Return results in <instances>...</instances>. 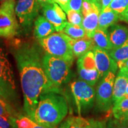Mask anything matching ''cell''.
I'll return each mask as SVG.
<instances>
[{"label": "cell", "mask_w": 128, "mask_h": 128, "mask_svg": "<svg viewBox=\"0 0 128 128\" xmlns=\"http://www.w3.org/2000/svg\"><path fill=\"white\" fill-rule=\"evenodd\" d=\"M20 76L24 110L31 118L42 92L57 89L53 87L44 72L39 48L30 43L16 44L12 49Z\"/></svg>", "instance_id": "6da1fadb"}, {"label": "cell", "mask_w": 128, "mask_h": 128, "mask_svg": "<svg viewBox=\"0 0 128 128\" xmlns=\"http://www.w3.org/2000/svg\"><path fill=\"white\" fill-rule=\"evenodd\" d=\"M57 89L44 92L31 118L35 123L48 128H56L68 112L66 99Z\"/></svg>", "instance_id": "7a4b0ae2"}, {"label": "cell", "mask_w": 128, "mask_h": 128, "mask_svg": "<svg viewBox=\"0 0 128 128\" xmlns=\"http://www.w3.org/2000/svg\"><path fill=\"white\" fill-rule=\"evenodd\" d=\"M74 40L65 33L57 32L39 39V43L46 54L62 59L72 65L74 60L72 51Z\"/></svg>", "instance_id": "3957f363"}, {"label": "cell", "mask_w": 128, "mask_h": 128, "mask_svg": "<svg viewBox=\"0 0 128 128\" xmlns=\"http://www.w3.org/2000/svg\"><path fill=\"white\" fill-rule=\"evenodd\" d=\"M0 97L12 106L18 103L19 96L12 64L4 49L0 48Z\"/></svg>", "instance_id": "277c9868"}, {"label": "cell", "mask_w": 128, "mask_h": 128, "mask_svg": "<svg viewBox=\"0 0 128 128\" xmlns=\"http://www.w3.org/2000/svg\"><path fill=\"white\" fill-rule=\"evenodd\" d=\"M44 72L53 87L58 88L71 79V65L66 60L46 54L42 58Z\"/></svg>", "instance_id": "5b68a950"}, {"label": "cell", "mask_w": 128, "mask_h": 128, "mask_svg": "<svg viewBox=\"0 0 128 128\" xmlns=\"http://www.w3.org/2000/svg\"><path fill=\"white\" fill-rule=\"evenodd\" d=\"M93 87L81 80L71 83V92L79 116H81V112L88 111L93 107L96 101V90Z\"/></svg>", "instance_id": "8992f818"}, {"label": "cell", "mask_w": 128, "mask_h": 128, "mask_svg": "<svg viewBox=\"0 0 128 128\" xmlns=\"http://www.w3.org/2000/svg\"><path fill=\"white\" fill-rule=\"evenodd\" d=\"M15 0L4 1L0 6V37L11 38L16 36L19 25L16 18Z\"/></svg>", "instance_id": "52a82bcc"}, {"label": "cell", "mask_w": 128, "mask_h": 128, "mask_svg": "<svg viewBox=\"0 0 128 128\" xmlns=\"http://www.w3.org/2000/svg\"><path fill=\"white\" fill-rule=\"evenodd\" d=\"M116 74L110 72L102 78L96 92V103L99 111L108 112L113 106V87Z\"/></svg>", "instance_id": "ba28073f"}, {"label": "cell", "mask_w": 128, "mask_h": 128, "mask_svg": "<svg viewBox=\"0 0 128 128\" xmlns=\"http://www.w3.org/2000/svg\"><path fill=\"white\" fill-rule=\"evenodd\" d=\"M40 7L38 0H18L15 7L16 14L21 27L26 31L32 27L39 16Z\"/></svg>", "instance_id": "9c48e42d"}, {"label": "cell", "mask_w": 128, "mask_h": 128, "mask_svg": "<svg viewBox=\"0 0 128 128\" xmlns=\"http://www.w3.org/2000/svg\"><path fill=\"white\" fill-rule=\"evenodd\" d=\"M77 71L80 80L94 86L100 78L96 66L94 53L92 50L80 57L77 61Z\"/></svg>", "instance_id": "30bf717a"}, {"label": "cell", "mask_w": 128, "mask_h": 128, "mask_svg": "<svg viewBox=\"0 0 128 128\" xmlns=\"http://www.w3.org/2000/svg\"><path fill=\"white\" fill-rule=\"evenodd\" d=\"M94 55L96 66L98 70L100 78H102L110 72L116 74L118 70V63L110 56L105 49L95 46L92 49Z\"/></svg>", "instance_id": "8fae6325"}, {"label": "cell", "mask_w": 128, "mask_h": 128, "mask_svg": "<svg viewBox=\"0 0 128 128\" xmlns=\"http://www.w3.org/2000/svg\"><path fill=\"white\" fill-rule=\"evenodd\" d=\"M128 83V70L125 68H119L114 80L113 87V104L116 103L125 96Z\"/></svg>", "instance_id": "7c38bea8"}, {"label": "cell", "mask_w": 128, "mask_h": 128, "mask_svg": "<svg viewBox=\"0 0 128 128\" xmlns=\"http://www.w3.org/2000/svg\"><path fill=\"white\" fill-rule=\"evenodd\" d=\"M108 32L110 40L113 48L124 44L128 40V28L120 24H113L110 27Z\"/></svg>", "instance_id": "4fadbf2b"}, {"label": "cell", "mask_w": 128, "mask_h": 128, "mask_svg": "<svg viewBox=\"0 0 128 128\" xmlns=\"http://www.w3.org/2000/svg\"><path fill=\"white\" fill-rule=\"evenodd\" d=\"M56 29L52 23L44 16H39L34 21V36L38 40L44 39L52 33Z\"/></svg>", "instance_id": "5bb4252c"}, {"label": "cell", "mask_w": 128, "mask_h": 128, "mask_svg": "<svg viewBox=\"0 0 128 128\" xmlns=\"http://www.w3.org/2000/svg\"><path fill=\"white\" fill-rule=\"evenodd\" d=\"M42 12L44 17L55 27L56 31L58 32L64 31L68 22L63 20L57 13L53 6V3L42 7Z\"/></svg>", "instance_id": "9a60e30c"}, {"label": "cell", "mask_w": 128, "mask_h": 128, "mask_svg": "<svg viewBox=\"0 0 128 128\" xmlns=\"http://www.w3.org/2000/svg\"><path fill=\"white\" fill-rule=\"evenodd\" d=\"M93 39L88 37L74 39L72 44V51L74 56L81 57L92 50L95 46Z\"/></svg>", "instance_id": "2e32d148"}, {"label": "cell", "mask_w": 128, "mask_h": 128, "mask_svg": "<svg viewBox=\"0 0 128 128\" xmlns=\"http://www.w3.org/2000/svg\"><path fill=\"white\" fill-rule=\"evenodd\" d=\"M119 18V14L108 8L104 9L99 14L98 28L108 30L114 24Z\"/></svg>", "instance_id": "e0dca14e"}, {"label": "cell", "mask_w": 128, "mask_h": 128, "mask_svg": "<svg viewBox=\"0 0 128 128\" xmlns=\"http://www.w3.org/2000/svg\"><path fill=\"white\" fill-rule=\"evenodd\" d=\"M100 12H92L84 16L82 27L86 32L87 37L92 38L94 33L98 28V17Z\"/></svg>", "instance_id": "ac0fdd59"}, {"label": "cell", "mask_w": 128, "mask_h": 128, "mask_svg": "<svg viewBox=\"0 0 128 128\" xmlns=\"http://www.w3.org/2000/svg\"><path fill=\"white\" fill-rule=\"evenodd\" d=\"M95 45L102 49L109 51L113 48L110 40L108 30H102L97 28L92 38Z\"/></svg>", "instance_id": "d6986e66"}, {"label": "cell", "mask_w": 128, "mask_h": 128, "mask_svg": "<svg viewBox=\"0 0 128 128\" xmlns=\"http://www.w3.org/2000/svg\"><path fill=\"white\" fill-rule=\"evenodd\" d=\"M108 52L110 56L117 63L125 61L128 60V40L122 45L113 48Z\"/></svg>", "instance_id": "ffe728a7"}, {"label": "cell", "mask_w": 128, "mask_h": 128, "mask_svg": "<svg viewBox=\"0 0 128 128\" xmlns=\"http://www.w3.org/2000/svg\"><path fill=\"white\" fill-rule=\"evenodd\" d=\"M64 33L74 39H78L87 37L86 32L82 26L73 24L68 22L64 28Z\"/></svg>", "instance_id": "44dd1931"}, {"label": "cell", "mask_w": 128, "mask_h": 128, "mask_svg": "<svg viewBox=\"0 0 128 128\" xmlns=\"http://www.w3.org/2000/svg\"><path fill=\"white\" fill-rule=\"evenodd\" d=\"M0 115L12 119H16L20 116L14 108L13 106L1 97H0Z\"/></svg>", "instance_id": "7402d4cb"}, {"label": "cell", "mask_w": 128, "mask_h": 128, "mask_svg": "<svg viewBox=\"0 0 128 128\" xmlns=\"http://www.w3.org/2000/svg\"><path fill=\"white\" fill-rule=\"evenodd\" d=\"M102 12V4L100 0H83L82 12L83 17L92 12Z\"/></svg>", "instance_id": "603a6c76"}, {"label": "cell", "mask_w": 128, "mask_h": 128, "mask_svg": "<svg viewBox=\"0 0 128 128\" xmlns=\"http://www.w3.org/2000/svg\"><path fill=\"white\" fill-rule=\"evenodd\" d=\"M112 110L113 116L116 119L123 113L128 111V96H124L120 100L113 104Z\"/></svg>", "instance_id": "cb8c5ba5"}, {"label": "cell", "mask_w": 128, "mask_h": 128, "mask_svg": "<svg viewBox=\"0 0 128 128\" xmlns=\"http://www.w3.org/2000/svg\"><path fill=\"white\" fill-rule=\"evenodd\" d=\"M67 120L68 128H86L88 124V119L83 118L81 116L70 117Z\"/></svg>", "instance_id": "d4e9b609"}, {"label": "cell", "mask_w": 128, "mask_h": 128, "mask_svg": "<svg viewBox=\"0 0 128 128\" xmlns=\"http://www.w3.org/2000/svg\"><path fill=\"white\" fill-rule=\"evenodd\" d=\"M128 7V0H113L109 6L106 8L121 14ZM105 9V8H104Z\"/></svg>", "instance_id": "484cf974"}, {"label": "cell", "mask_w": 128, "mask_h": 128, "mask_svg": "<svg viewBox=\"0 0 128 128\" xmlns=\"http://www.w3.org/2000/svg\"><path fill=\"white\" fill-rule=\"evenodd\" d=\"M66 14L68 20V22L73 24L82 26V21L84 17H83L82 12L69 10Z\"/></svg>", "instance_id": "4316f807"}, {"label": "cell", "mask_w": 128, "mask_h": 128, "mask_svg": "<svg viewBox=\"0 0 128 128\" xmlns=\"http://www.w3.org/2000/svg\"><path fill=\"white\" fill-rule=\"evenodd\" d=\"M15 124L17 128H33L36 123L27 116L20 115L16 119Z\"/></svg>", "instance_id": "83f0119b"}, {"label": "cell", "mask_w": 128, "mask_h": 128, "mask_svg": "<svg viewBox=\"0 0 128 128\" xmlns=\"http://www.w3.org/2000/svg\"><path fill=\"white\" fill-rule=\"evenodd\" d=\"M106 128H128V124L120 119L114 118L108 120Z\"/></svg>", "instance_id": "f1b7e54d"}, {"label": "cell", "mask_w": 128, "mask_h": 128, "mask_svg": "<svg viewBox=\"0 0 128 128\" xmlns=\"http://www.w3.org/2000/svg\"><path fill=\"white\" fill-rule=\"evenodd\" d=\"M16 119L0 115V128H17L15 124Z\"/></svg>", "instance_id": "f546056e"}, {"label": "cell", "mask_w": 128, "mask_h": 128, "mask_svg": "<svg viewBox=\"0 0 128 128\" xmlns=\"http://www.w3.org/2000/svg\"><path fill=\"white\" fill-rule=\"evenodd\" d=\"M107 122L105 120L88 119V124L86 128H106Z\"/></svg>", "instance_id": "4dcf8cb0"}, {"label": "cell", "mask_w": 128, "mask_h": 128, "mask_svg": "<svg viewBox=\"0 0 128 128\" xmlns=\"http://www.w3.org/2000/svg\"><path fill=\"white\" fill-rule=\"evenodd\" d=\"M83 0H70L69 8L76 12H81Z\"/></svg>", "instance_id": "1f68e13d"}, {"label": "cell", "mask_w": 128, "mask_h": 128, "mask_svg": "<svg viewBox=\"0 0 128 128\" xmlns=\"http://www.w3.org/2000/svg\"><path fill=\"white\" fill-rule=\"evenodd\" d=\"M53 1H54V2L57 3L65 12H66L70 10L69 8L70 0H53Z\"/></svg>", "instance_id": "d6a6232c"}, {"label": "cell", "mask_w": 128, "mask_h": 128, "mask_svg": "<svg viewBox=\"0 0 128 128\" xmlns=\"http://www.w3.org/2000/svg\"><path fill=\"white\" fill-rule=\"evenodd\" d=\"M119 18L121 20L126 22L128 23V7L126 8L124 12L119 14Z\"/></svg>", "instance_id": "836d02e7"}, {"label": "cell", "mask_w": 128, "mask_h": 128, "mask_svg": "<svg viewBox=\"0 0 128 128\" xmlns=\"http://www.w3.org/2000/svg\"><path fill=\"white\" fill-rule=\"evenodd\" d=\"M118 119H120L122 120L125 122L126 124H128V111H126L119 116Z\"/></svg>", "instance_id": "e575fe53"}, {"label": "cell", "mask_w": 128, "mask_h": 128, "mask_svg": "<svg viewBox=\"0 0 128 128\" xmlns=\"http://www.w3.org/2000/svg\"><path fill=\"white\" fill-rule=\"evenodd\" d=\"M38 1L39 3V4L40 5L41 7H44L48 4H52V3L54 2L53 0H38Z\"/></svg>", "instance_id": "d590c367"}, {"label": "cell", "mask_w": 128, "mask_h": 128, "mask_svg": "<svg viewBox=\"0 0 128 128\" xmlns=\"http://www.w3.org/2000/svg\"><path fill=\"white\" fill-rule=\"evenodd\" d=\"M102 4V11L108 7L113 0H100Z\"/></svg>", "instance_id": "8d00e7d4"}, {"label": "cell", "mask_w": 128, "mask_h": 128, "mask_svg": "<svg viewBox=\"0 0 128 128\" xmlns=\"http://www.w3.org/2000/svg\"><path fill=\"white\" fill-rule=\"evenodd\" d=\"M118 68H119L124 67V68H125L128 70V60H125V61L118 63Z\"/></svg>", "instance_id": "74e56055"}, {"label": "cell", "mask_w": 128, "mask_h": 128, "mask_svg": "<svg viewBox=\"0 0 128 128\" xmlns=\"http://www.w3.org/2000/svg\"><path fill=\"white\" fill-rule=\"evenodd\" d=\"M58 128H68V120H66L65 121L63 122L60 125V127Z\"/></svg>", "instance_id": "f35d334b"}, {"label": "cell", "mask_w": 128, "mask_h": 128, "mask_svg": "<svg viewBox=\"0 0 128 128\" xmlns=\"http://www.w3.org/2000/svg\"><path fill=\"white\" fill-rule=\"evenodd\" d=\"M33 128H46V127H44V126L39 125V124H37L36 123V124H34V126H33Z\"/></svg>", "instance_id": "ab89813d"}, {"label": "cell", "mask_w": 128, "mask_h": 128, "mask_svg": "<svg viewBox=\"0 0 128 128\" xmlns=\"http://www.w3.org/2000/svg\"><path fill=\"white\" fill-rule=\"evenodd\" d=\"M125 96H128V85H127V87H126Z\"/></svg>", "instance_id": "60d3db41"}, {"label": "cell", "mask_w": 128, "mask_h": 128, "mask_svg": "<svg viewBox=\"0 0 128 128\" xmlns=\"http://www.w3.org/2000/svg\"><path fill=\"white\" fill-rule=\"evenodd\" d=\"M1 1H3V2H4V1H9V0H0Z\"/></svg>", "instance_id": "b9f144b4"}]
</instances>
